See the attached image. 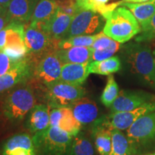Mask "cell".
<instances>
[{
    "label": "cell",
    "mask_w": 155,
    "mask_h": 155,
    "mask_svg": "<svg viewBox=\"0 0 155 155\" xmlns=\"http://www.w3.org/2000/svg\"><path fill=\"white\" fill-rule=\"evenodd\" d=\"M104 34L119 43H124L139 34L141 25L129 9L117 7L104 17Z\"/></svg>",
    "instance_id": "obj_1"
},
{
    "label": "cell",
    "mask_w": 155,
    "mask_h": 155,
    "mask_svg": "<svg viewBox=\"0 0 155 155\" xmlns=\"http://www.w3.org/2000/svg\"><path fill=\"white\" fill-rule=\"evenodd\" d=\"M126 61L131 71L150 86H155V55L147 45L131 42L124 47Z\"/></svg>",
    "instance_id": "obj_2"
},
{
    "label": "cell",
    "mask_w": 155,
    "mask_h": 155,
    "mask_svg": "<svg viewBox=\"0 0 155 155\" xmlns=\"http://www.w3.org/2000/svg\"><path fill=\"white\" fill-rule=\"evenodd\" d=\"M35 103L33 89L29 85H22L12 89L5 97L2 105L3 113L9 121L19 122L30 113Z\"/></svg>",
    "instance_id": "obj_3"
},
{
    "label": "cell",
    "mask_w": 155,
    "mask_h": 155,
    "mask_svg": "<svg viewBox=\"0 0 155 155\" xmlns=\"http://www.w3.org/2000/svg\"><path fill=\"white\" fill-rule=\"evenodd\" d=\"M73 139L67 131L52 126L32 137L37 150L48 155H68Z\"/></svg>",
    "instance_id": "obj_4"
},
{
    "label": "cell",
    "mask_w": 155,
    "mask_h": 155,
    "mask_svg": "<svg viewBox=\"0 0 155 155\" xmlns=\"http://www.w3.org/2000/svg\"><path fill=\"white\" fill-rule=\"evenodd\" d=\"M58 42L45 30L35 26L29 24L25 29V42L28 49V55L35 63L45 55L58 50Z\"/></svg>",
    "instance_id": "obj_5"
},
{
    "label": "cell",
    "mask_w": 155,
    "mask_h": 155,
    "mask_svg": "<svg viewBox=\"0 0 155 155\" xmlns=\"http://www.w3.org/2000/svg\"><path fill=\"white\" fill-rule=\"evenodd\" d=\"M46 88V99L50 108L70 106L86 94V90L81 86L62 81H58Z\"/></svg>",
    "instance_id": "obj_6"
},
{
    "label": "cell",
    "mask_w": 155,
    "mask_h": 155,
    "mask_svg": "<svg viewBox=\"0 0 155 155\" xmlns=\"http://www.w3.org/2000/svg\"><path fill=\"white\" fill-rule=\"evenodd\" d=\"M62 65L56 51L50 52L35 64L33 76L38 83L47 88L60 81Z\"/></svg>",
    "instance_id": "obj_7"
},
{
    "label": "cell",
    "mask_w": 155,
    "mask_h": 155,
    "mask_svg": "<svg viewBox=\"0 0 155 155\" xmlns=\"http://www.w3.org/2000/svg\"><path fill=\"white\" fill-rule=\"evenodd\" d=\"M104 19H105L96 12L81 11L73 17L65 38L96 33L102 28Z\"/></svg>",
    "instance_id": "obj_8"
},
{
    "label": "cell",
    "mask_w": 155,
    "mask_h": 155,
    "mask_svg": "<svg viewBox=\"0 0 155 155\" xmlns=\"http://www.w3.org/2000/svg\"><path fill=\"white\" fill-rule=\"evenodd\" d=\"M127 137L131 144L137 147L155 141V111L142 116L127 130Z\"/></svg>",
    "instance_id": "obj_9"
},
{
    "label": "cell",
    "mask_w": 155,
    "mask_h": 155,
    "mask_svg": "<svg viewBox=\"0 0 155 155\" xmlns=\"http://www.w3.org/2000/svg\"><path fill=\"white\" fill-rule=\"evenodd\" d=\"M33 64H35V62L28 55L20 61L15 62L8 72L0 76V94L17 85L27 82L33 75Z\"/></svg>",
    "instance_id": "obj_10"
},
{
    "label": "cell",
    "mask_w": 155,
    "mask_h": 155,
    "mask_svg": "<svg viewBox=\"0 0 155 155\" xmlns=\"http://www.w3.org/2000/svg\"><path fill=\"white\" fill-rule=\"evenodd\" d=\"M153 111H155V100L147 102L131 111L111 113L104 124L111 129L127 130L137 119Z\"/></svg>",
    "instance_id": "obj_11"
},
{
    "label": "cell",
    "mask_w": 155,
    "mask_h": 155,
    "mask_svg": "<svg viewBox=\"0 0 155 155\" xmlns=\"http://www.w3.org/2000/svg\"><path fill=\"white\" fill-rule=\"evenodd\" d=\"M155 96L142 91H121L111 106V113L129 111L155 100Z\"/></svg>",
    "instance_id": "obj_12"
},
{
    "label": "cell",
    "mask_w": 155,
    "mask_h": 155,
    "mask_svg": "<svg viewBox=\"0 0 155 155\" xmlns=\"http://www.w3.org/2000/svg\"><path fill=\"white\" fill-rule=\"evenodd\" d=\"M2 155H38L32 137L20 133L9 137L2 145Z\"/></svg>",
    "instance_id": "obj_13"
},
{
    "label": "cell",
    "mask_w": 155,
    "mask_h": 155,
    "mask_svg": "<svg viewBox=\"0 0 155 155\" xmlns=\"http://www.w3.org/2000/svg\"><path fill=\"white\" fill-rule=\"evenodd\" d=\"M39 1L40 0H11L7 12L9 22L25 25L30 21Z\"/></svg>",
    "instance_id": "obj_14"
},
{
    "label": "cell",
    "mask_w": 155,
    "mask_h": 155,
    "mask_svg": "<svg viewBox=\"0 0 155 155\" xmlns=\"http://www.w3.org/2000/svg\"><path fill=\"white\" fill-rule=\"evenodd\" d=\"M76 119L82 125H88L96 121L98 116V108L94 101L83 97L69 106Z\"/></svg>",
    "instance_id": "obj_15"
},
{
    "label": "cell",
    "mask_w": 155,
    "mask_h": 155,
    "mask_svg": "<svg viewBox=\"0 0 155 155\" xmlns=\"http://www.w3.org/2000/svg\"><path fill=\"white\" fill-rule=\"evenodd\" d=\"M89 63L63 64L59 81L81 86L90 74Z\"/></svg>",
    "instance_id": "obj_16"
},
{
    "label": "cell",
    "mask_w": 155,
    "mask_h": 155,
    "mask_svg": "<svg viewBox=\"0 0 155 155\" xmlns=\"http://www.w3.org/2000/svg\"><path fill=\"white\" fill-rule=\"evenodd\" d=\"M94 49L91 47H72L58 49L56 54L63 64L86 63L92 61Z\"/></svg>",
    "instance_id": "obj_17"
},
{
    "label": "cell",
    "mask_w": 155,
    "mask_h": 155,
    "mask_svg": "<svg viewBox=\"0 0 155 155\" xmlns=\"http://www.w3.org/2000/svg\"><path fill=\"white\" fill-rule=\"evenodd\" d=\"M50 108L45 104H38L32 108L28 120V127L31 133L35 134L50 127Z\"/></svg>",
    "instance_id": "obj_18"
},
{
    "label": "cell",
    "mask_w": 155,
    "mask_h": 155,
    "mask_svg": "<svg viewBox=\"0 0 155 155\" xmlns=\"http://www.w3.org/2000/svg\"><path fill=\"white\" fill-rule=\"evenodd\" d=\"M74 16L64 14L58 9L57 14L48 22L46 30L54 40L60 41L65 38Z\"/></svg>",
    "instance_id": "obj_19"
},
{
    "label": "cell",
    "mask_w": 155,
    "mask_h": 155,
    "mask_svg": "<svg viewBox=\"0 0 155 155\" xmlns=\"http://www.w3.org/2000/svg\"><path fill=\"white\" fill-rule=\"evenodd\" d=\"M111 128L102 124L95 126L94 134V144L99 155H109L111 150Z\"/></svg>",
    "instance_id": "obj_20"
},
{
    "label": "cell",
    "mask_w": 155,
    "mask_h": 155,
    "mask_svg": "<svg viewBox=\"0 0 155 155\" xmlns=\"http://www.w3.org/2000/svg\"><path fill=\"white\" fill-rule=\"evenodd\" d=\"M121 5L125 6L131 12L141 27L155 15V0H148L141 3L124 2L123 1Z\"/></svg>",
    "instance_id": "obj_21"
},
{
    "label": "cell",
    "mask_w": 155,
    "mask_h": 155,
    "mask_svg": "<svg viewBox=\"0 0 155 155\" xmlns=\"http://www.w3.org/2000/svg\"><path fill=\"white\" fill-rule=\"evenodd\" d=\"M111 150L109 155H135L137 149L121 130L111 129Z\"/></svg>",
    "instance_id": "obj_22"
},
{
    "label": "cell",
    "mask_w": 155,
    "mask_h": 155,
    "mask_svg": "<svg viewBox=\"0 0 155 155\" xmlns=\"http://www.w3.org/2000/svg\"><path fill=\"white\" fill-rule=\"evenodd\" d=\"M59 7L56 0H40L36 5L30 22H48L57 14Z\"/></svg>",
    "instance_id": "obj_23"
},
{
    "label": "cell",
    "mask_w": 155,
    "mask_h": 155,
    "mask_svg": "<svg viewBox=\"0 0 155 155\" xmlns=\"http://www.w3.org/2000/svg\"><path fill=\"white\" fill-rule=\"evenodd\" d=\"M121 68V61L117 56L103 60L91 61L89 63V72L94 74L109 75L120 71Z\"/></svg>",
    "instance_id": "obj_24"
},
{
    "label": "cell",
    "mask_w": 155,
    "mask_h": 155,
    "mask_svg": "<svg viewBox=\"0 0 155 155\" xmlns=\"http://www.w3.org/2000/svg\"><path fill=\"white\" fill-rule=\"evenodd\" d=\"M7 31L5 48L26 47L25 42V25L22 23L9 22L5 28Z\"/></svg>",
    "instance_id": "obj_25"
},
{
    "label": "cell",
    "mask_w": 155,
    "mask_h": 155,
    "mask_svg": "<svg viewBox=\"0 0 155 155\" xmlns=\"http://www.w3.org/2000/svg\"><path fill=\"white\" fill-rule=\"evenodd\" d=\"M61 111L62 115L58 124V127L67 131L73 137H76L80 132L82 124L75 117L71 107H61Z\"/></svg>",
    "instance_id": "obj_26"
},
{
    "label": "cell",
    "mask_w": 155,
    "mask_h": 155,
    "mask_svg": "<svg viewBox=\"0 0 155 155\" xmlns=\"http://www.w3.org/2000/svg\"><path fill=\"white\" fill-rule=\"evenodd\" d=\"M101 32L90 35H78L65 38L58 42V49H67L72 47H91L97 38H99Z\"/></svg>",
    "instance_id": "obj_27"
},
{
    "label": "cell",
    "mask_w": 155,
    "mask_h": 155,
    "mask_svg": "<svg viewBox=\"0 0 155 155\" xmlns=\"http://www.w3.org/2000/svg\"><path fill=\"white\" fill-rule=\"evenodd\" d=\"M68 155H95V149L87 137L78 134L73 137Z\"/></svg>",
    "instance_id": "obj_28"
},
{
    "label": "cell",
    "mask_w": 155,
    "mask_h": 155,
    "mask_svg": "<svg viewBox=\"0 0 155 155\" xmlns=\"http://www.w3.org/2000/svg\"><path fill=\"white\" fill-rule=\"evenodd\" d=\"M119 94V86L116 82L114 75L112 74L108 75L107 83L101 96V103L106 107H111Z\"/></svg>",
    "instance_id": "obj_29"
},
{
    "label": "cell",
    "mask_w": 155,
    "mask_h": 155,
    "mask_svg": "<svg viewBox=\"0 0 155 155\" xmlns=\"http://www.w3.org/2000/svg\"><path fill=\"white\" fill-rule=\"evenodd\" d=\"M141 28L140 35L136 38V42H144L154 40L155 38V15Z\"/></svg>",
    "instance_id": "obj_30"
},
{
    "label": "cell",
    "mask_w": 155,
    "mask_h": 155,
    "mask_svg": "<svg viewBox=\"0 0 155 155\" xmlns=\"http://www.w3.org/2000/svg\"><path fill=\"white\" fill-rule=\"evenodd\" d=\"M120 48H121V43L113 40L109 47L107 48L102 50H94L92 55V61H103V60L111 58L114 56Z\"/></svg>",
    "instance_id": "obj_31"
},
{
    "label": "cell",
    "mask_w": 155,
    "mask_h": 155,
    "mask_svg": "<svg viewBox=\"0 0 155 155\" xmlns=\"http://www.w3.org/2000/svg\"><path fill=\"white\" fill-rule=\"evenodd\" d=\"M59 10L61 12L71 16H75L79 12L75 0H56Z\"/></svg>",
    "instance_id": "obj_32"
},
{
    "label": "cell",
    "mask_w": 155,
    "mask_h": 155,
    "mask_svg": "<svg viewBox=\"0 0 155 155\" xmlns=\"http://www.w3.org/2000/svg\"><path fill=\"white\" fill-rule=\"evenodd\" d=\"M113 39L104 34V32H101V34L99 38H97L93 44L91 48L94 50H102L109 47Z\"/></svg>",
    "instance_id": "obj_33"
},
{
    "label": "cell",
    "mask_w": 155,
    "mask_h": 155,
    "mask_svg": "<svg viewBox=\"0 0 155 155\" xmlns=\"http://www.w3.org/2000/svg\"><path fill=\"white\" fill-rule=\"evenodd\" d=\"M14 63L3 51L0 50V76L8 72L13 66Z\"/></svg>",
    "instance_id": "obj_34"
},
{
    "label": "cell",
    "mask_w": 155,
    "mask_h": 155,
    "mask_svg": "<svg viewBox=\"0 0 155 155\" xmlns=\"http://www.w3.org/2000/svg\"><path fill=\"white\" fill-rule=\"evenodd\" d=\"M61 115V108H52L50 111V126L58 127Z\"/></svg>",
    "instance_id": "obj_35"
},
{
    "label": "cell",
    "mask_w": 155,
    "mask_h": 155,
    "mask_svg": "<svg viewBox=\"0 0 155 155\" xmlns=\"http://www.w3.org/2000/svg\"><path fill=\"white\" fill-rule=\"evenodd\" d=\"M9 24V19L7 17V12L0 16V31L5 28Z\"/></svg>",
    "instance_id": "obj_36"
},
{
    "label": "cell",
    "mask_w": 155,
    "mask_h": 155,
    "mask_svg": "<svg viewBox=\"0 0 155 155\" xmlns=\"http://www.w3.org/2000/svg\"><path fill=\"white\" fill-rule=\"evenodd\" d=\"M11 0H0V5L2 7H5V8H8V6L10 3Z\"/></svg>",
    "instance_id": "obj_37"
},
{
    "label": "cell",
    "mask_w": 155,
    "mask_h": 155,
    "mask_svg": "<svg viewBox=\"0 0 155 155\" xmlns=\"http://www.w3.org/2000/svg\"><path fill=\"white\" fill-rule=\"evenodd\" d=\"M148 1V0H124V2H130V3H141L144 2Z\"/></svg>",
    "instance_id": "obj_38"
},
{
    "label": "cell",
    "mask_w": 155,
    "mask_h": 155,
    "mask_svg": "<svg viewBox=\"0 0 155 155\" xmlns=\"http://www.w3.org/2000/svg\"><path fill=\"white\" fill-rule=\"evenodd\" d=\"M7 9L5 8V7H2V6L0 5V16H1L2 15L5 14V13L7 12Z\"/></svg>",
    "instance_id": "obj_39"
},
{
    "label": "cell",
    "mask_w": 155,
    "mask_h": 155,
    "mask_svg": "<svg viewBox=\"0 0 155 155\" xmlns=\"http://www.w3.org/2000/svg\"><path fill=\"white\" fill-rule=\"evenodd\" d=\"M142 155H155V152H152V153H148V154H142Z\"/></svg>",
    "instance_id": "obj_40"
},
{
    "label": "cell",
    "mask_w": 155,
    "mask_h": 155,
    "mask_svg": "<svg viewBox=\"0 0 155 155\" xmlns=\"http://www.w3.org/2000/svg\"><path fill=\"white\" fill-rule=\"evenodd\" d=\"M75 1H83V0H75Z\"/></svg>",
    "instance_id": "obj_41"
},
{
    "label": "cell",
    "mask_w": 155,
    "mask_h": 155,
    "mask_svg": "<svg viewBox=\"0 0 155 155\" xmlns=\"http://www.w3.org/2000/svg\"><path fill=\"white\" fill-rule=\"evenodd\" d=\"M154 55H155V51H154Z\"/></svg>",
    "instance_id": "obj_42"
}]
</instances>
